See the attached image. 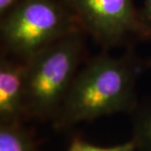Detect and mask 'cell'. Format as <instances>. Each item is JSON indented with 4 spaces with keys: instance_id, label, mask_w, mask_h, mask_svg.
<instances>
[{
    "instance_id": "obj_1",
    "label": "cell",
    "mask_w": 151,
    "mask_h": 151,
    "mask_svg": "<svg viewBox=\"0 0 151 151\" xmlns=\"http://www.w3.org/2000/svg\"><path fill=\"white\" fill-rule=\"evenodd\" d=\"M145 64L132 50L120 56L102 53L79 70L52 120L55 129L119 113H130L139 100L136 84Z\"/></svg>"
},
{
    "instance_id": "obj_2",
    "label": "cell",
    "mask_w": 151,
    "mask_h": 151,
    "mask_svg": "<svg viewBox=\"0 0 151 151\" xmlns=\"http://www.w3.org/2000/svg\"><path fill=\"white\" fill-rule=\"evenodd\" d=\"M86 35L72 33L24 61L26 119L53 120L84 61Z\"/></svg>"
},
{
    "instance_id": "obj_3",
    "label": "cell",
    "mask_w": 151,
    "mask_h": 151,
    "mask_svg": "<svg viewBox=\"0 0 151 151\" xmlns=\"http://www.w3.org/2000/svg\"><path fill=\"white\" fill-rule=\"evenodd\" d=\"M0 19L2 53L22 61L72 33L84 31L62 0H23Z\"/></svg>"
},
{
    "instance_id": "obj_4",
    "label": "cell",
    "mask_w": 151,
    "mask_h": 151,
    "mask_svg": "<svg viewBox=\"0 0 151 151\" xmlns=\"http://www.w3.org/2000/svg\"><path fill=\"white\" fill-rule=\"evenodd\" d=\"M77 19L84 32L109 49L145 40L139 9L133 0H62Z\"/></svg>"
},
{
    "instance_id": "obj_5",
    "label": "cell",
    "mask_w": 151,
    "mask_h": 151,
    "mask_svg": "<svg viewBox=\"0 0 151 151\" xmlns=\"http://www.w3.org/2000/svg\"><path fill=\"white\" fill-rule=\"evenodd\" d=\"M25 65L19 60L1 55L0 124L24 122L25 117Z\"/></svg>"
},
{
    "instance_id": "obj_6",
    "label": "cell",
    "mask_w": 151,
    "mask_h": 151,
    "mask_svg": "<svg viewBox=\"0 0 151 151\" xmlns=\"http://www.w3.org/2000/svg\"><path fill=\"white\" fill-rule=\"evenodd\" d=\"M0 151H38L37 143L23 122L0 124Z\"/></svg>"
},
{
    "instance_id": "obj_7",
    "label": "cell",
    "mask_w": 151,
    "mask_h": 151,
    "mask_svg": "<svg viewBox=\"0 0 151 151\" xmlns=\"http://www.w3.org/2000/svg\"><path fill=\"white\" fill-rule=\"evenodd\" d=\"M129 114L136 150L151 151V99L139 102Z\"/></svg>"
},
{
    "instance_id": "obj_8",
    "label": "cell",
    "mask_w": 151,
    "mask_h": 151,
    "mask_svg": "<svg viewBox=\"0 0 151 151\" xmlns=\"http://www.w3.org/2000/svg\"><path fill=\"white\" fill-rule=\"evenodd\" d=\"M135 145L134 141L129 140L126 143L111 147H101L94 145L86 141L83 140L80 137H75L70 141V145L66 151H135Z\"/></svg>"
},
{
    "instance_id": "obj_9",
    "label": "cell",
    "mask_w": 151,
    "mask_h": 151,
    "mask_svg": "<svg viewBox=\"0 0 151 151\" xmlns=\"http://www.w3.org/2000/svg\"><path fill=\"white\" fill-rule=\"evenodd\" d=\"M139 16L145 40H151V0H143Z\"/></svg>"
},
{
    "instance_id": "obj_10",
    "label": "cell",
    "mask_w": 151,
    "mask_h": 151,
    "mask_svg": "<svg viewBox=\"0 0 151 151\" xmlns=\"http://www.w3.org/2000/svg\"><path fill=\"white\" fill-rule=\"evenodd\" d=\"M23 0H0V18L14 9Z\"/></svg>"
},
{
    "instance_id": "obj_11",
    "label": "cell",
    "mask_w": 151,
    "mask_h": 151,
    "mask_svg": "<svg viewBox=\"0 0 151 151\" xmlns=\"http://www.w3.org/2000/svg\"><path fill=\"white\" fill-rule=\"evenodd\" d=\"M150 64H151V61H150Z\"/></svg>"
}]
</instances>
